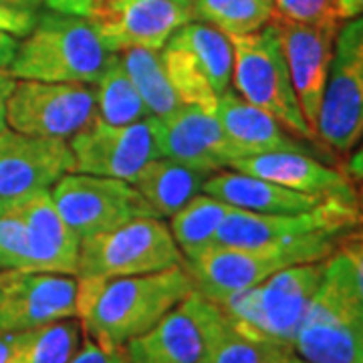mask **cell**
Returning a JSON list of instances; mask_svg holds the SVG:
<instances>
[{
  "mask_svg": "<svg viewBox=\"0 0 363 363\" xmlns=\"http://www.w3.org/2000/svg\"><path fill=\"white\" fill-rule=\"evenodd\" d=\"M194 291V281L184 262L133 277H77L79 323L95 343L111 350L123 347Z\"/></svg>",
  "mask_w": 363,
  "mask_h": 363,
  "instance_id": "1",
  "label": "cell"
},
{
  "mask_svg": "<svg viewBox=\"0 0 363 363\" xmlns=\"http://www.w3.org/2000/svg\"><path fill=\"white\" fill-rule=\"evenodd\" d=\"M341 234L345 233L323 230L260 247H210L194 259L184 260V267L202 297L222 303L240 291L260 285L286 267L331 257Z\"/></svg>",
  "mask_w": 363,
  "mask_h": 363,
  "instance_id": "2",
  "label": "cell"
},
{
  "mask_svg": "<svg viewBox=\"0 0 363 363\" xmlns=\"http://www.w3.org/2000/svg\"><path fill=\"white\" fill-rule=\"evenodd\" d=\"M301 363H363V301L337 250L293 339Z\"/></svg>",
  "mask_w": 363,
  "mask_h": 363,
  "instance_id": "3",
  "label": "cell"
},
{
  "mask_svg": "<svg viewBox=\"0 0 363 363\" xmlns=\"http://www.w3.org/2000/svg\"><path fill=\"white\" fill-rule=\"evenodd\" d=\"M109 55L87 16L49 11L18 43L9 73L14 79L93 85Z\"/></svg>",
  "mask_w": 363,
  "mask_h": 363,
  "instance_id": "4",
  "label": "cell"
},
{
  "mask_svg": "<svg viewBox=\"0 0 363 363\" xmlns=\"http://www.w3.org/2000/svg\"><path fill=\"white\" fill-rule=\"evenodd\" d=\"M325 259L293 264L218 305L245 333L293 350V339L321 285Z\"/></svg>",
  "mask_w": 363,
  "mask_h": 363,
  "instance_id": "5",
  "label": "cell"
},
{
  "mask_svg": "<svg viewBox=\"0 0 363 363\" xmlns=\"http://www.w3.org/2000/svg\"><path fill=\"white\" fill-rule=\"evenodd\" d=\"M234 52L233 85L236 93L267 111L301 140H315L301 111L277 28L269 23L257 33L230 37Z\"/></svg>",
  "mask_w": 363,
  "mask_h": 363,
  "instance_id": "6",
  "label": "cell"
},
{
  "mask_svg": "<svg viewBox=\"0 0 363 363\" xmlns=\"http://www.w3.org/2000/svg\"><path fill=\"white\" fill-rule=\"evenodd\" d=\"M160 55L182 104L214 113L233 83L230 37L206 23L190 21L169 37Z\"/></svg>",
  "mask_w": 363,
  "mask_h": 363,
  "instance_id": "7",
  "label": "cell"
},
{
  "mask_svg": "<svg viewBox=\"0 0 363 363\" xmlns=\"http://www.w3.org/2000/svg\"><path fill=\"white\" fill-rule=\"evenodd\" d=\"M184 262L169 226L156 216H142L107 233L81 240L77 277L116 279L164 271Z\"/></svg>",
  "mask_w": 363,
  "mask_h": 363,
  "instance_id": "8",
  "label": "cell"
},
{
  "mask_svg": "<svg viewBox=\"0 0 363 363\" xmlns=\"http://www.w3.org/2000/svg\"><path fill=\"white\" fill-rule=\"evenodd\" d=\"M317 138L331 150L350 154L363 138V14L339 26Z\"/></svg>",
  "mask_w": 363,
  "mask_h": 363,
  "instance_id": "9",
  "label": "cell"
},
{
  "mask_svg": "<svg viewBox=\"0 0 363 363\" xmlns=\"http://www.w3.org/2000/svg\"><path fill=\"white\" fill-rule=\"evenodd\" d=\"M95 116V91L85 83L16 79L6 104L11 130L65 142L87 128Z\"/></svg>",
  "mask_w": 363,
  "mask_h": 363,
  "instance_id": "10",
  "label": "cell"
},
{
  "mask_svg": "<svg viewBox=\"0 0 363 363\" xmlns=\"http://www.w3.org/2000/svg\"><path fill=\"white\" fill-rule=\"evenodd\" d=\"M51 196L59 214L81 240L142 216H154L133 184L107 176L69 172L52 186Z\"/></svg>",
  "mask_w": 363,
  "mask_h": 363,
  "instance_id": "11",
  "label": "cell"
},
{
  "mask_svg": "<svg viewBox=\"0 0 363 363\" xmlns=\"http://www.w3.org/2000/svg\"><path fill=\"white\" fill-rule=\"evenodd\" d=\"M91 26L109 52L162 47L192 21L190 2L180 0H93Z\"/></svg>",
  "mask_w": 363,
  "mask_h": 363,
  "instance_id": "12",
  "label": "cell"
},
{
  "mask_svg": "<svg viewBox=\"0 0 363 363\" xmlns=\"http://www.w3.org/2000/svg\"><path fill=\"white\" fill-rule=\"evenodd\" d=\"M73 169L69 142L4 128L0 131V212H11L30 196L51 190Z\"/></svg>",
  "mask_w": 363,
  "mask_h": 363,
  "instance_id": "13",
  "label": "cell"
},
{
  "mask_svg": "<svg viewBox=\"0 0 363 363\" xmlns=\"http://www.w3.org/2000/svg\"><path fill=\"white\" fill-rule=\"evenodd\" d=\"M359 224H363L359 206L333 198L323 200L313 210L297 214H262L230 208L212 247H260L295 240L323 230L347 233Z\"/></svg>",
  "mask_w": 363,
  "mask_h": 363,
  "instance_id": "14",
  "label": "cell"
},
{
  "mask_svg": "<svg viewBox=\"0 0 363 363\" xmlns=\"http://www.w3.org/2000/svg\"><path fill=\"white\" fill-rule=\"evenodd\" d=\"M81 174L107 176L130 182L152 160L160 156L157 117H147L128 125H111L99 117L69 140Z\"/></svg>",
  "mask_w": 363,
  "mask_h": 363,
  "instance_id": "15",
  "label": "cell"
},
{
  "mask_svg": "<svg viewBox=\"0 0 363 363\" xmlns=\"http://www.w3.org/2000/svg\"><path fill=\"white\" fill-rule=\"evenodd\" d=\"M77 317V277L0 269V333Z\"/></svg>",
  "mask_w": 363,
  "mask_h": 363,
  "instance_id": "16",
  "label": "cell"
},
{
  "mask_svg": "<svg viewBox=\"0 0 363 363\" xmlns=\"http://www.w3.org/2000/svg\"><path fill=\"white\" fill-rule=\"evenodd\" d=\"M271 25L277 28L283 45L301 111L317 138V119L323 104L339 23L309 25L274 14Z\"/></svg>",
  "mask_w": 363,
  "mask_h": 363,
  "instance_id": "17",
  "label": "cell"
},
{
  "mask_svg": "<svg viewBox=\"0 0 363 363\" xmlns=\"http://www.w3.org/2000/svg\"><path fill=\"white\" fill-rule=\"evenodd\" d=\"M160 156L184 166L214 174L230 168L242 157L218 117L194 105H182L166 117H157Z\"/></svg>",
  "mask_w": 363,
  "mask_h": 363,
  "instance_id": "18",
  "label": "cell"
},
{
  "mask_svg": "<svg viewBox=\"0 0 363 363\" xmlns=\"http://www.w3.org/2000/svg\"><path fill=\"white\" fill-rule=\"evenodd\" d=\"M11 212H16L25 224V271L77 277L81 238L59 214L51 190L30 196Z\"/></svg>",
  "mask_w": 363,
  "mask_h": 363,
  "instance_id": "19",
  "label": "cell"
},
{
  "mask_svg": "<svg viewBox=\"0 0 363 363\" xmlns=\"http://www.w3.org/2000/svg\"><path fill=\"white\" fill-rule=\"evenodd\" d=\"M230 169L264 178L301 194L317 196L323 200L333 198L347 204H357V190L353 188L350 176L327 166L313 154H305V152L255 154L233 162Z\"/></svg>",
  "mask_w": 363,
  "mask_h": 363,
  "instance_id": "20",
  "label": "cell"
},
{
  "mask_svg": "<svg viewBox=\"0 0 363 363\" xmlns=\"http://www.w3.org/2000/svg\"><path fill=\"white\" fill-rule=\"evenodd\" d=\"M202 333L200 363H274L293 350L252 337L238 329L218 303L198 291L188 295Z\"/></svg>",
  "mask_w": 363,
  "mask_h": 363,
  "instance_id": "21",
  "label": "cell"
},
{
  "mask_svg": "<svg viewBox=\"0 0 363 363\" xmlns=\"http://www.w3.org/2000/svg\"><path fill=\"white\" fill-rule=\"evenodd\" d=\"M242 157L269 152H305L313 154L311 145L286 130L267 111L248 104L236 91H226L214 111Z\"/></svg>",
  "mask_w": 363,
  "mask_h": 363,
  "instance_id": "22",
  "label": "cell"
},
{
  "mask_svg": "<svg viewBox=\"0 0 363 363\" xmlns=\"http://www.w3.org/2000/svg\"><path fill=\"white\" fill-rule=\"evenodd\" d=\"M130 363H200L202 333L188 297L123 345Z\"/></svg>",
  "mask_w": 363,
  "mask_h": 363,
  "instance_id": "23",
  "label": "cell"
},
{
  "mask_svg": "<svg viewBox=\"0 0 363 363\" xmlns=\"http://www.w3.org/2000/svg\"><path fill=\"white\" fill-rule=\"evenodd\" d=\"M202 192L218 198L228 206L262 214H297L313 210L323 202V198L301 194L274 182L236 169L210 174Z\"/></svg>",
  "mask_w": 363,
  "mask_h": 363,
  "instance_id": "24",
  "label": "cell"
},
{
  "mask_svg": "<svg viewBox=\"0 0 363 363\" xmlns=\"http://www.w3.org/2000/svg\"><path fill=\"white\" fill-rule=\"evenodd\" d=\"M208 176L210 174L206 172L184 166L180 162L156 157L135 174L131 184L152 208L154 216L169 218L202 192Z\"/></svg>",
  "mask_w": 363,
  "mask_h": 363,
  "instance_id": "25",
  "label": "cell"
},
{
  "mask_svg": "<svg viewBox=\"0 0 363 363\" xmlns=\"http://www.w3.org/2000/svg\"><path fill=\"white\" fill-rule=\"evenodd\" d=\"M95 85L97 117L111 125H128L152 117L142 95L133 85L119 52H111Z\"/></svg>",
  "mask_w": 363,
  "mask_h": 363,
  "instance_id": "26",
  "label": "cell"
},
{
  "mask_svg": "<svg viewBox=\"0 0 363 363\" xmlns=\"http://www.w3.org/2000/svg\"><path fill=\"white\" fill-rule=\"evenodd\" d=\"M230 208L218 198L200 192L174 216H169V233L182 250L184 260L194 259L214 245L218 228Z\"/></svg>",
  "mask_w": 363,
  "mask_h": 363,
  "instance_id": "27",
  "label": "cell"
},
{
  "mask_svg": "<svg viewBox=\"0 0 363 363\" xmlns=\"http://www.w3.org/2000/svg\"><path fill=\"white\" fill-rule=\"evenodd\" d=\"M81 341V323L63 319L13 333L6 363H69Z\"/></svg>",
  "mask_w": 363,
  "mask_h": 363,
  "instance_id": "28",
  "label": "cell"
},
{
  "mask_svg": "<svg viewBox=\"0 0 363 363\" xmlns=\"http://www.w3.org/2000/svg\"><path fill=\"white\" fill-rule=\"evenodd\" d=\"M192 21L218 28L226 37H245L269 25L274 0H192Z\"/></svg>",
  "mask_w": 363,
  "mask_h": 363,
  "instance_id": "29",
  "label": "cell"
},
{
  "mask_svg": "<svg viewBox=\"0 0 363 363\" xmlns=\"http://www.w3.org/2000/svg\"><path fill=\"white\" fill-rule=\"evenodd\" d=\"M119 55L152 117H166L184 105L169 83L160 51L128 49Z\"/></svg>",
  "mask_w": 363,
  "mask_h": 363,
  "instance_id": "30",
  "label": "cell"
},
{
  "mask_svg": "<svg viewBox=\"0 0 363 363\" xmlns=\"http://www.w3.org/2000/svg\"><path fill=\"white\" fill-rule=\"evenodd\" d=\"M26 233L16 212H0V269L25 271Z\"/></svg>",
  "mask_w": 363,
  "mask_h": 363,
  "instance_id": "31",
  "label": "cell"
},
{
  "mask_svg": "<svg viewBox=\"0 0 363 363\" xmlns=\"http://www.w3.org/2000/svg\"><path fill=\"white\" fill-rule=\"evenodd\" d=\"M274 14L309 25L341 23L337 16V0H274Z\"/></svg>",
  "mask_w": 363,
  "mask_h": 363,
  "instance_id": "32",
  "label": "cell"
},
{
  "mask_svg": "<svg viewBox=\"0 0 363 363\" xmlns=\"http://www.w3.org/2000/svg\"><path fill=\"white\" fill-rule=\"evenodd\" d=\"M335 250L347 262L351 283H353L357 295L363 301V224L351 228L345 234H341Z\"/></svg>",
  "mask_w": 363,
  "mask_h": 363,
  "instance_id": "33",
  "label": "cell"
},
{
  "mask_svg": "<svg viewBox=\"0 0 363 363\" xmlns=\"http://www.w3.org/2000/svg\"><path fill=\"white\" fill-rule=\"evenodd\" d=\"M39 14L35 9L18 6L9 0H0V30L14 37H26L37 23Z\"/></svg>",
  "mask_w": 363,
  "mask_h": 363,
  "instance_id": "34",
  "label": "cell"
},
{
  "mask_svg": "<svg viewBox=\"0 0 363 363\" xmlns=\"http://www.w3.org/2000/svg\"><path fill=\"white\" fill-rule=\"evenodd\" d=\"M69 363H130L123 347H104L95 343L93 339H85V343L75 351V355L69 359Z\"/></svg>",
  "mask_w": 363,
  "mask_h": 363,
  "instance_id": "35",
  "label": "cell"
},
{
  "mask_svg": "<svg viewBox=\"0 0 363 363\" xmlns=\"http://www.w3.org/2000/svg\"><path fill=\"white\" fill-rule=\"evenodd\" d=\"M45 2L51 11H57V13L87 16L93 0H45Z\"/></svg>",
  "mask_w": 363,
  "mask_h": 363,
  "instance_id": "36",
  "label": "cell"
},
{
  "mask_svg": "<svg viewBox=\"0 0 363 363\" xmlns=\"http://www.w3.org/2000/svg\"><path fill=\"white\" fill-rule=\"evenodd\" d=\"M16 51H18V39L11 33L0 30V71H9Z\"/></svg>",
  "mask_w": 363,
  "mask_h": 363,
  "instance_id": "37",
  "label": "cell"
},
{
  "mask_svg": "<svg viewBox=\"0 0 363 363\" xmlns=\"http://www.w3.org/2000/svg\"><path fill=\"white\" fill-rule=\"evenodd\" d=\"M16 79L9 71H0V131L6 128V104L14 89Z\"/></svg>",
  "mask_w": 363,
  "mask_h": 363,
  "instance_id": "38",
  "label": "cell"
},
{
  "mask_svg": "<svg viewBox=\"0 0 363 363\" xmlns=\"http://www.w3.org/2000/svg\"><path fill=\"white\" fill-rule=\"evenodd\" d=\"M350 162H347V176L351 180L363 182V138L350 152Z\"/></svg>",
  "mask_w": 363,
  "mask_h": 363,
  "instance_id": "39",
  "label": "cell"
},
{
  "mask_svg": "<svg viewBox=\"0 0 363 363\" xmlns=\"http://www.w3.org/2000/svg\"><path fill=\"white\" fill-rule=\"evenodd\" d=\"M363 14V0H337L339 21H347Z\"/></svg>",
  "mask_w": 363,
  "mask_h": 363,
  "instance_id": "40",
  "label": "cell"
},
{
  "mask_svg": "<svg viewBox=\"0 0 363 363\" xmlns=\"http://www.w3.org/2000/svg\"><path fill=\"white\" fill-rule=\"evenodd\" d=\"M13 4H18V6H26V9H37L43 0H9Z\"/></svg>",
  "mask_w": 363,
  "mask_h": 363,
  "instance_id": "41",
  "label": "cell"
},
{
  "mask_svg": "<svg viewBox=\"0 0 363 363\" xmlns=\"http://www.w3.org/2000/svg\"><path fill=\"white\" fill-rule=\"evenodd\" d=\"M274 363H301V359H298L297 355H295V353L291 351V353H286V355H283L281 359H277V362H274Z\"/></svg>",
  "mask_w": 363,
  "mask_h": 363,
  "instance_id": "42",
  "label": "cell"
},
{
  "mask_svg": "<svg viewBox=\"0 0 363 363\" xmlns=\"http://www.w3.org/2000/svg\"><path fill=\"white\" fill-rule=\"evenodd\" d=\"M357 206H359V210H362V214H363V182H362L359 192H357Z\"/></svg>",
  "mask_w": 363,
  "mask_h": 363,
  "instance_id": "43",
  "label": "cell"
},
{
  "mask_svg": "<svg viewBox=\"0 0 363 363\" xmlns=\"http://www.w3.org/2000/svg\"><path fill=\"white\" fill-rule=\"evenodd\" d=\"M180 2H192V0H180Z\"/></svg>",
  "mask_w": 363,
  "mask_h": 363,
  "instance_id": "44",
  "label": "cell"
}]
</instances>
